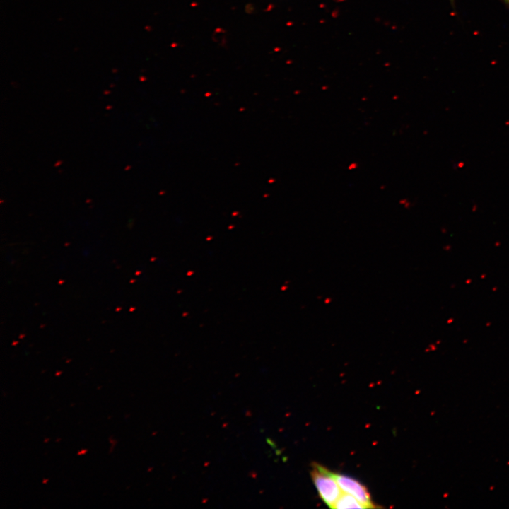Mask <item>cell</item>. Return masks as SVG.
Masks as SVG:
<instances>
[{"label": "cell", "instance_id": "1", "mask_svg": "<svg viewBox=\"0 0 509 509\" xmlns=\"http://www.w3.org/2000/svg\"><path fill=\"white\" fill-rule=\"evenodd\" d=\"M312 481L322 500L331 508L341 496V488L331 471L317 463L312 464Z\"/></svg>", "mask_w": 509, "mask_h": 509}, {"label": "cell", "instance_id": "2", "mask_svg": "<svg viewBox=\"0 0 509 509\" xmlns=\"http://www.w3.org/2000/svg\"><path fill=\"white\" fill-rule=\"evenodd\" d=\"M332 474L341 489L355 497L365 508L376 507L371 500L367 488L361 482L346 475L333 472Z\"/></svg>", "mask_w": 509, "mask_h": 509}, {"label": "cell", "instance_id": "3", "mask_svg": "<svg viewBox=\"0 0 509 509\" xmlns=\"http://www.w3.org/2000/svg\"><path fill=\"white\" fill-rule=\"evenodd\" d=\"M332 508H365V507L355 497L346 493L341 494Z\"/></svg>", "mask_w": 509, "mask_h": 509}]
</instances>
